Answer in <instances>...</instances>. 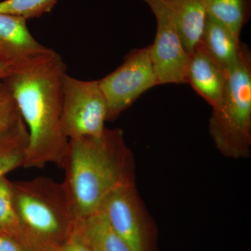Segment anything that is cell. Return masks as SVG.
Returning <instances> with one entry per match:
<instances>
[{
  "instance_id": "cell-1",
  "label": "cell",
  "mask_w": 251,
  "mask_h": 251,
  "mask_svg": "<svg viewBox=\"0 0 251 251\" xmlns=\"http://www.w3.org/2000/svg\"><path fill=\"white\" fill-rule=\"evenodd\" d=\"M67 65L54 50L11 69L2 82L27 126L29 143L24 168H63L69 140L62 126V84Z\"/></svg>"
},
{
  "instance_id": "cell-2",
  "label": "cell",
  "mask_w": 251,
  "mask_h": 251,
  "mask_svg": "<svg viewBox=\"0 0 251 251\" xmlns=\"http://www.w3.org/2000/svg\"><path fill=\"white\" fill-rule=\"evenodd\" d=\"M62 169L76 220L99 211L112 191L135 184L133 156L119 128L69 140Z\"/></svg>"
},
{
  "instance_id": "cell-3",
  "label": "cell",
  "mask_w": 251,
  "mask_h": 251,
  "mask_svg": "<svg viewBox=\"0 0 251 251\" xmlns=\"http://www.w3.org/2000/svg\"><path fill=\"white\" fill-rule=\"evenodd\" d=\"M16 212L32 251L56 250L74 231L76 216L64 182L47 176L11 182Z\"/></svg>"
},
{
  "instance_id": "cell-4",
  "label": "cell",
  "mask_w": 251,
  "mask_h": 251,
  "mask_svg": "<svg viewBox=\"0 0 251 251\" xmlns=\"http://www.w3.org/2000/svg\"><path fill=\"white\" fill-rule=\"evenodd\" d=\"M209 133L224 156H250L251 146V54L242 45L239 62L228 72L224 97L213 108Z\"/></svg>"
},
{
  "instance_id": "cell-5",
  "label": "cell",
  "mask_w": 251,
  "mask_h": 251,
  "mask_svg": "<svg viewBox=\"0 0 251 251\" xmlns=\"http://www.w3.org/2000/svg\"><path fill=\"white\" fill-rule=\"evenodd\" d=\"M108 117L106 99L99 80H82L66 74L62 84V126L68 139L99 136Z\"/></svg>"
},
{
  "instance_id": "cell-6",
  "label": "cell",
  "mask_w": 251,
  "mask_h": 251,
  "mask_svg": "<svg viewBox=\"0 0 251 251\" xmlns=\"http://www.w3.org/2000/svg\"><path fill=\"white\" fill-rule=\"evenodd\" d=\"M99 82L108 105L107 121H113L140 96L158 85L150 46L130 51L120 67Z\"/></svg>"
},
{
  "instance_id": "cell-7",
  "label": "cell",
  "mask_w": 251,
  "mask_h": 251,
  "mask_svg": "<svg viewBox=\"0 0 251 251\" xmlns=\"http://www.w3.org/2000/svg\"><path fill=\"white\" fill-rule=\"evenodd\" d=\"M156 20L154 41L150 45L158 85L186 84L189 52L185 49L169 10L162 0H143Z\"/></svg>"
},
{
  "instance_id": "cell-8",
  "label": "cell",
  "mask_w": 251,
  "mask_h": 251,
  "mask_svg": "<svg viewBox=\"0 0 251 251\" xmlns=\"http://www.w3.org/2000/svg\"><path fill=\"white\" fill-rule=\"evenodd\" d=\"M99 211L130 251H153V229L144 212L135 184L112 191Z\"/></svg>"
},
{
  "instance_id": "cell-9",
  "label": "cell",
  "mask_w": 251,
  "mask_h": 251,
  "mask_svg": "<svg viewBox=\"0 0 251 251\" xmlns=\"http://www.w3.org/2000/svg\"><path fill=\"white\" fill-rule=\"evenodd\" d=\"M51 50L31 35L27 20L0 14V62L10 69L44 55Z\"/></svg>"
},
{
  "instance_id": "cell-10",
  "label": "cell",
  "mask_w": 251,
  "mask_h": 251,
  "mask_svg": "<svg viewBox=\"0 0 251 251\" xmlns=\"http://www.w3.org/2000/svg\"><path fill=\"white\" fill-rule=\"evenodd\" d=\"M228 72L209 53L200 41L189 53L186 83L213 108L224 97Z\"/></svg>"
},
{
  "instance_id": "cell-11",
  "label": "cell",
  "mask_w": 251,
  "mask_h": 251,
  "mask_svg": "<svg viewBox=\"0 0 251 251\" xmlns=\"http://www.w3.org/2000/svg\"><path fill=\"white\" fill-rule=\"evenodd\" d=\"M174 20L188 52L201 41L207 13L201 0H162Z\"/></svg>"
},
{
  "instance_id": "cell-12",
  "label": "cell",
  "mask_w": 251,
  "mask_h": 251,
  "mask_svg": "<svg viewBox=\"0 0 251 251\" xmlns=\"http://www.w3.org/2000/svg\"><path fill=\"white\" fill-rule=\"evenodd\" d=\"M201 42L227 72L239 62L242 45L239 36L224 23L209 15Z\"/></svg>"
},
{
  "instance_id": "cell-13",
  "label": "cell",
  "mask_w": 251,
  "mask_h": 251,
  "mask_svg": "<svg viewBox=\"0 0 251 251\" xmlns=\"http://www.w3.org/2000/svg\"><path fill=\"white\" fill-rule=\"evenodd\" d=\"M74 232L92 251H130L100 211L77 219Z\"/></svg>"
},
{
  "instance_id": "cell-14",
  "label": "cell",
  "mask_w": 251,
  "mask_h": 251,
  "mask_svg": "<svg viewBox=\"0 0 251 251\" xmlns=\"http://www.w3.org/2000/svg\"><path fill=\"white\" fill-rule=\"evenodd\" d=\"M207 15L216 18L240 37L250 20L251 0H201Z\"/></svg>"
},
{
  "instance_id": "cell-15",
  "label": "cell",
  "mask_w": 251,
  "mask_h": 251,
  "mask_svg": "<svg viewBox=\"0 0 251 251\" xmlns=\"http://www.w3.org/2000/svg\"><path fill=\"white\" fill-rule=\"evenodd\" d=\"M0 234L9 237L24 251H32L13 201L11 182L6 176L0 179Z\"/></svg>"
},
{
  "instance_id": "cell-16",
  "label": "cell",
  "mask_w": 251,
  "mask_h": 251,
  "mask_svg": "<svg viewBox=\"0 0 251 251\" xmlns=\"http://www.w3.org/2000/svg\"><path fill=\"white\" fill-rule=\"evenodd\" d=\"M12 94L4 82L0 83V148L27 131Z\"/></svg>"
},
{
  "instance_id": "cell-17",
  "label": "cell",
  "mask_w": 251,
  "mask_h": 251,
  "mask_svg": "<svg viewBox=\"0 0 251 251\" xmlns=\"http://www.w3.org/2000/svg\"><path fill=\"white\" fill-rule=\"evenodd\" d=\"M29 133H23L0 148V179L24 166Z\"/></svg>"
},
{
  "instance_id": "cell-18",
  "label": "cell",
  "mask_w": 251,
  "mask_h": 251,
  "mask_svg": "<svg viewBox=\"0 0 251 251\" xmlns=\"http://www.w3.org/2000/svg\"><path fill=\"white\" fill-rule=\"evenodd\" d=\"M58 0H4L0 1V14L30 19L52 11Z\"/></svg>"
},
{
  "instance_id": "cell-19",
  "label": "cell",
  "mask_w": 251,
  "mask_h": 251,
  "mask_svg": "<svg viewBox=\"0 0 251 251\" xmlns=\"http://www.w3.org/2000/svg\"><path fill=\"white\" fill-rule=\"evenodd\" d=\"M56 251H92V250L73 231L72 234L69 236L65 242H63L56 249Z\"/></svg>"
},
{
  "instance_id": "cell-20",
  "label": "cell",
  "mask_w": 251,
  "mask_h": 251,
  "mask_svg": "<svg viewBox=\"0 0 251 251\" xmlns=\"http://www.w3.org/2000/svg\"><path fill=\"white\" fill-rule=\"evenodd\" d=\"M0 251H24L13 239L0 234Z\"/></svg>"
},
{
  "instance_id": "cell-21",
  "label": "cell",
  "mask_w": 251,
  "mask_h": 251,
  "mask_svg": "<svg viewBox=\"0 0 251 251\" xmlns=\"http://www.w3.org/2000/svg\"><path fill=\"white\" fill-rule=\"evenodd\" d=\"M11 69L9 67L0 62V83L9 75Z\"/></svg>"
},
{
  "instance_id": "cell-22",
  "label": "cell",
  "mask_w": 251,
  "mask_h": 251,
  "mask_svg": "<svg viewBox=\"0 0 251 251\" xmlns=\"http://www.w3.org/2000/svg\"><path fill=\"white\" fill-rule=\"evenodd\" d=\"M38 251H56V250H50V249H41Z\"/></svg>"
}]
</instances>
